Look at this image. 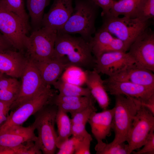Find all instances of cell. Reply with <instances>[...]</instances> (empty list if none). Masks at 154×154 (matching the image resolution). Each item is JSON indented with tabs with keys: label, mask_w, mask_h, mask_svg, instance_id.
Wrapping results in <instances>:
<instances>
[{
	"label": "cell",
	"mask_w": 154,
	"mask_h": 154,
	"mask_svg": "<svg viewBox=\"0 0 154 154\" xmlns=\"http://www.w3.org/2000/svg\"><path fill=\"white\" fill-rule=\"evenodd\" d=\"M8 7L19 16L28 25L30 26L29 16L25 9L24 0H4Z\"/></svg>",
	"instance_id": "29"
},
{
	"label": "cell",
	"mask_w": 154,
	"mask_h": 154,
	"mask_svg": "<svg viewBox=\"0 0 154 154\" xmlns=\"http://www.w3.org/2000/svg\"><path fill=\"white\" fill-rule=\"evenodd\" d=\"M3 74L0 71V78L3 76Z\"/></svg>",
	"instance_id": "42"
},
{
	"label": "cell",
	"mask_w": 154,
	"mask_h": 154,
	"mask_svg": "<svg viewBox=\"0 0 154 154\" xmlns=\"http://www.w3.org/2000/svg\"><path fill=\"white\" fill-rule=\"evenodd\" d=\"M94 149L96 154H129L128 145L124 142L107 143L99 140L97 141Z\"/></svg>",
	"instance_id": "27"
},
{
	"label": "cell",
	"mask_w": 154,
	"mask_h": 154,
	"mask_svg": "<svg viewBox=\"0 0 154 154\" xmlns=\"http://www.w3.org/2000/svg\"><path fill=\"white\" fill-rule=\"evenodd\" d=\"M128 52L137 66L154 71V32L149 27L140 35Z\"/></svg>",
	"instance_id": "11"
},
{
	"label": "cell",
	"mask_w": 154,
	"mask_h": 154,
	"mask_svg": "<svg viewBox=\"0 0 154 154\" xmlns=\"http://www.w3.org/2000/svg\"><path fill=\"white\" fill-rule=\"evenodd\" d=\"M15 154H41L42 152L35 142L30 141L13 148Z\"/></svg>",
	"instance_id": "31"
},
{
	"label": "cell",
	"mask_w": 154,
	"mask_h": 154,
	"mask_svg": "<svg viewBox=\"0 0 154 154\" xmlns=\"http://www.w3.org/2000/svg\"><path fill=\"white\" fill-rule=\"evenodd\" d=\"M21 83L16 78H6L3 76L0 78V90L8 89Z\"/></svg>",
	"instance_id": "39"
},
{
	"label": "cell",
	"mask_w": 154,
	"mask_h": 154,
	"mask_svg": "<svg viewBox=\"0 0 154 154\" xmlns=\"http://www.w3.org/2000/svg\"><path fill=\"white\" fill-rule=\"evenodd\" d=\"M85 84L91 94L103 110L108 109L110 99L105 86L104 80L96 70H86Z\"/></svg>",
	"instance_id": "20"
},
{
	"label": "cell",
	"mask_w": 154,
	"mask_h": 154,
	"mask_svg": "<svg viewBox=\"0 0 154 154\" xmlns=\"http://www.w3.org/2000/svg\"><path fill=\"white\" fill-rule=\"evenodd\" d=\"M58 110L56 105L50 103L33 115L35 120L32 125L38 133L37 139L35 142L39 147L42 153L54 154L55 153L57 134L55 125Z\"/></svg>",
	"instance_id": "3"
},
{
	"label": "cell",
	"mask_w": 154,
	"mask_h": 154,
	"mask_svg": "<svg viewBox=\"0 0 154 154\" xmlns=\"http://www.w3.org/2000/svg\"><path fill=\"white\" fill-rule=\"evenodd\" d=\"M57 91L48 86L31 99L11 111L7 119L0 128V133L10 128L22 125L32 115L51 103Z\"/></svg>",
	"instance_id": "8"
},
{
	"label": "cell",
	"mask_w": 154,
	"mask_h": 154,
	"mask_svg": "<svg viewBox=\"0 0 154 154\" xmlns=\"http://www.w3.org/2000/svg\"><path fill=\"white\" fill-rule=\"evenodd\" d=\"M0 154H15L13 148L0 146Z\"/></svg>",
	"instance_id": "41"
},
{
	"label": "cell",
	"mask_w": 154,
	"mask_h": 154,
	"mask_svg": "<svg viewBox=\"0 0 154 154\" xmlns=\"http://www.w3.org/2000/svg\"><path fill=\"white\" fill-rule=\"evenodd\" d=\"M95 58L101 54L111 51L127 52L129 47L123 41L100 27L96 32L90 42Z\"/></svg>",
	"instance_id": "15"
},
{
	"label": "cell",
	"mask_w": 154,
	"mask_h": 154,
	"mask_svg": "<svg viewBox=\"0 0 154 154\" xmlns=\"http://www.w3.org/2000/svg\"><path fill=\"white\" fill-rule=\"evenodd\" d=\"M11 49H14L2 34L0 33V51Z\"/></svg>",
	"instance_id": "40"
},
{
	"label": "cell",
	"mask_w": 154,
	"mask_h": 154,
	"mask_svg": "<svg viewBox=\"0 0 154 154\" xmlns=\"http://www.w3.org/2000/svg\"><path fill=\"white\" fill-rule=\"evenodd\" d=\"M114 111V107L101 112H94L90 116L88 122L97 141L103 140L110 135Z\"/></svg>",
	"instance_id": "19"
},
{
	"label": "cell",
	"mask_w": 154,
	"mask_h": 154,
	"mask_svg": "<svg viewBox=\"0 0 154 154\" xmlns=\"http://www.w3.org/2000/svg\"><path fill=\"white\" fill-rule=\"evenodd\" d=\"M135 63L134 60L128 52H107L95 58L93 69L99 74L111 77Z\"/></svg>",
	"instance_id": "12"
},
{
	"label": "cell",
	"mask_w": 154,
	"mask_h": 154,
	"mask_svg": "<svg viewBox=\"0 0 154 154\" xmlns=\"http://www.w3.org/2000/svg\"><path fill=\"white\" fill-rule=\"evenodd\" d=\"M57 33L56 31L43 27L33 30L27 39L25 56L33 61L52 58Z\"/></svg>",
	"instance_id": "7"
},
{
	"label": "cell",
	"mask_w": 154,
	"mask_h": 154,
	"mask_svg": "<svg viewBox=\"0 0 154 154\" xmlns=\"http://www.w3.org/2000/svg\"><path fill=\"white\" fill-rule=\"evenodd\" d=\"M30 26L0 0V32L15 50L24 53Z\"/></svg>",
	"instance_id": "4"
},
{
	"label": "cell",
	"mask_w": 154,
	"mask_h": 154,
	"mask_svg": "<svg viewBox=\"0 0 154 154\" xmlns=\"http://www.w3.org/2000/svg\"><path fill=\"white\" fill-rule=\"evenodd\" d=\"M53 57L68 67L76 66L91 70L95 65V58L90 42L81 36L68 34L57 32Z\"/></svg>",
	"instance_id": "1"
},
{
	"label": "cell",
	"mask_w": 154,
	"mask_h": 154,
	"mask_svg": "<svg viewBox=\"0 0 154 154\" xmlns=\"http://www.w3.org/2000/svg\"><path fill=\"white\" fill-rule=\"evenodd\" d=\"M97 109L93 103L86 108L76 113L71 119V123H82L86 124L91 114Z\"/></svg>",
	"instance_id": "30"
},
{
	"label": "cell",
	"mask_w": 154,
	"mask_h": 154,
	"mask_svg": "<svg viewBox=\"0 0 154 154\" xmlns=\"http://www.w3.org/2000/svg\"><path fill=\"white\" fill-rule=\"evenodd\" d=\"M149 70L131 65L116 75L109 77L110 80L124 81L154 88V74Z\"/></svg>",
	"instance_id": "17"
},
{
	"label": "cell",
	"mask_w": 154,
	"mask_h": 154,
	"mask_svg": "<svg viewBox=\"0 0 154 154\" xmlns=\"http://www.w3.org/2000/svg\"><path fill=\"white\" fill-rule=\"evenodd\" d=\"M142 0H119L114 1L109 13L116 17L120 15L135 18L137 9Z\"/></svg>",
	"instance_id": "25"
},
{
	"label": "cell",
	"mask_w": 154,
	"mask_h": 154,
	"mask_svg": "<svg viewBox=\"0 0 154 154\" xmlns=\"http://www.w3.org/2000/svg\"><path fill=\"white\" fill-rule=\"evenodd\" d=\"M35 130L32 125L12 127L0 133V146L13 148L27 142H35L37 139Z\"/></svg>",
	"instance_id": "18"
},
{
	"label": "cell",
	"mask_w": 154,
	"mask_h": 154,
	"mask_svg": "<svg viewBox=\"0 0 154 154\" xmlns=\"http://www.w3.org/2000/svg\"><path fill=\"white\" fill-rule=\"evenodd\" d=\"M153 130H154V115L141 105L137 112L127 134L126 141L129 154L143 146Z\"/></svg>",
	"instance_id": "9"
},
{
	"label": "cell",
	"mask_w": 154,
	"mask_h": 154,
	"mask_svg": "<svg viewBox=\"0 0 154 154\" xmlns=\"http://www.w3.org/2000/svg\"><path fill=\"white\" fill-rule=\"evenodd\" d=\"M99 7L101 8L102 11V17L109 13L114 1L113 0H91Z\"/></svg>",
	"instance_id": "38"
},
{
	"label": "cell",
	"mask_w": 154,
	"mask_h": 154,
	"mask_svg": "<svg viewBox=\"0 0 154 154\" xmlns=\"http://www.w3.org/2000/svg\"><path fill=\"white\" fill-rule=\"evenodd\" d=\"M21 84V83L7 89L0 90V100L13 102L19 95Z\"/></svg>",
	"instance_id": "32"
},
{
	"label": "cell",
	"mask_w": 154,
	"mask_h": 154,
	"mask_svg": "<svg viewBox=\"0 0 154 154\" xmlns=\"http://www.w3.org/2000/svg\"><path fill=\"white\" fill-rule=\"evenodd\" d=\"M32 61L42 81L46 85H52L68 67L59 60L54 57L42 61Z\"/></svg>",
	"instance_id": "22"
},
{
	"label": "cell",
	"mask_w": 154,
	"mask_h": 154,
	"mask_svg": "<svg viewBox=\"0 0 154 154\" xmlns=\"http://www.w3.org/2000/svg\"><path fill=\"white\" fill-rule=\"evenodd\" d=\"M114 1H119V0H113Z\"/></svg>",
	"instance_id": "43"
},
{
	"label": "cell",
	"mask_w": 154,
	"mask_h": 154,
	"mask_svg": "<svg viewBox=\"0 0 154 154\" xmlns=\"http://www.w3.org/2000/svg\"><path fill=\"white\" fill-rule=\"evenodd\" d=\"M74 0H54L48 12L44 14L41 27L57 31L72 13Z\"/></svg>",
	"instance_id": "14"
},
{
	"label": "cell",
	"mask_w": 154,
	"mask_h": 154,
	"mask_svg": "<svg viewBox=\"0 0 154 154\" xmlns=\"http://www.w3.org/2000/svg\"><path fill=\"white\" fill-rule=\"evenodd\" d=\"M115 96V111L112 127L115 137L111 142L114 144L126 141L134 118L142 105L139 100L134 98L121 95Z\"/></svg>",
	"instance_id": "6"
},
{
	"label": "cell",
	"mask_w": 154,
	"mask_h": 154,
	"mask_svg": "<svg viewBox=\"0 0 154 154\" xmlns=\"http://www.w3.org/2000/svg\"><path fill=\"white\" fill-rule=\"evenodd\" d=\"M154 130L151 131L144 144L143 147L137 151L132 152L134 154H154Z\"/></svg>",
	"instance_id": "35"
},
{
	"label": "cell",
	"mask_w": 154,
	"mask_h": 154,
	"mask_svg": "<svg viewBox=\"0 0 154 154\" xmlns=\"http://www.w3.org/2000/svg\"><path fill=\"white\" fill-rule=\"evenodd\" d=\"M95 100L90 96H68L56 94L51 103L56 105L58 109L66 113H69L72 117L91 104L95 103Z\"/></svg>",
	"instance_id": "21"
},
{
	"label": "cell",
	"mask_w": 154,
	"mask_h": 154,
	"mask_svg": "<svg viewBox=\"0 0 154 154\" xmlns=\"http://www.w3.org/2000/svg\"><path fill=\"white\" fill-rule=\"evenodd\" d=\"M50 0H27V6L33 30L41 27L45 8Z\"/></svg>",
	"instance_id": "24"
},
{
	"label": "cell",
	"mask_w": 154,
	"mask_h": 154,
	"mask_svg": "<svg viewBox=\"0 0 154 154\" xmlns=\"http://www.w3.org/2000/svg\"><path fill=\"white\" fill-rule=\"evenodd\" d=\"M73 12L58 33L78 34L89 42L96 32L95 23L99 7L91 0H74Z\"/></svg>",
	"instance_id": "2"
},
{
	"label": "cell",
	"mask_w": 154,
	"mask_h": 154,
	"mask_svg": "<svg viewBox=\"0 0 154 154\" xmlns=\"http://www.w3.org/2000/svg\"><path fill=\"white\" fill-rule=\"evenodd\" d=\"M107 92L112 95H123L134 98L143 104L154 98V88L131 82L104 80Z\"/></svg>",
	"instance_id": "13"
},
{
	"label": "cell",
	"mask_w": 154,
	"mask_h": 154,
	"mask_svg": "<svg viewBox=\"0 0 154 154\" xmlns=\"http://www.w3.org/2000/svg\"><path fill=\"white\" fill-rule=\"evenodd\" d=\"M154 17V0H142L137 11L135 18L145 20Z\"/></svg>",
	"instance_id": "28"
},
{
	"label": "cell",
	"mask_w": 154,
	"mask_h": 154,
	"mask_svg": "<svg viewBox=\"0 0 154 154\" xmlns=\"http://www.w3.org/2000/svg\"><path fill=\"white\" fill-rule=\"evenodd\" d=\"M21 78L22 81L19 93L11 105L10 111L13 110L51 86L44 83L33 62L28 59Z\"/></svg>",
	"instance_id": "10"
},
{
	"label": "cell",
	"mask_w": 154,
	"mask_h": 154,
	"mask_svg": "<svg viewBox=\"0 0 154 154\" xmlns=\"http://www.w3.org/2000/svg\"><path fill=\"white\" fill-rule=\"evenodd\" d=\"M86 124L82 123L72 124L71 134L72 136L80 138L89 133L86 129Z\"/></svg>",
	"instance_id": "37"
},
{
	"label": "cell",
	"mask_w": 154,
	"mask_h": 154,
	"mask_svg": "<svg viewBox=\"0 0 154 154\" xmlns=\"http://www.w3.org/2000/svg\"><path fill=\"white\" fill-rule=\"evenodd\" d=\"M13 103L0 100V128L7 120Z\"/></svg>",
	"instance_id": "36"
},
{
	"label": "cell",
	"mask_w": 154,
	"mask_h": 154,
	"mask_svg": "<svg viewBox=\"0 0 154 154\" xmlns=\"http://www.w3.org/2000/svg\"><path fill=\"white\" fill-rule=\"evenodd\" d=\"M59 92V95L68 96H92L87 87L74 84L63 80L60 77L52 85Z\"/></svg>",
	"instance_id": "26"
},
{
	"label": "cell",
	"mask_w": 154,
	"mask_h": 154,
	"mask_svg": "<svg viewBox=\"0 0 154 154\" xmlns=\"http://www.w3.org/2000/svg\"><path fill=\"white\" fill-rule=\"evenodd\" d=\"M58 128L56 141L57 148L58 149L69 138L71 134V122L67 113L58 109L56 118Z\"/></svg>",
	"instance_id": "23"
},
{
	"label": "cell",
	"mask_w": 154,
	"mask_h": 154,
	"mask_svg": "<svg viewBox=\"0 0 154 154\" xmlns=\"http://www.w3.org/2000/svg\"><path fill=\"white\" fill-rule=\"evenodd\" d=\"M92 140V137L90 133L80 138L76 146L74 154H91L90 148Z\"/></svg>",
	"instance_id": "33"
},
{
	"label": "cell",
	"mask_w": 154,
	"mask_h": 154,
	"mask_svg": "<svg viewBox=\"0 0 154 154\" xmlns=\"http://www.w3.org/2000/svg\"><path fill=\"white\" fill-rule=\"evenodd\" d=\"M80 139L72 136L59 149L56 154H74L76 146Z\"/></svg>",
	"instance_id": "34"
},
{
	"label": "cell",
	"mask_w": 154,
	"mask_h": 154,
	"mask_svg": "<svg viewBox=\"0 0 154 154\" xmlns=\"http://www.w3.org/2000/svg\"><path fill=\"white\" fill-rule=\"evenodd\" d=\"M27 61L24 53L15 49L0 51V71L12 77H21Z\"/></svg>",
	"instance_id": "16"
},
{
	"label": "cell",
	"mask_w": 154,
	"mask_h": 154,
	"mask_svg": "<svg viewBox=\"0 0 154 154\" xmlns=\"http://www.w3.org/2000/svg\"><path fill=\"white\" fill-rule=\"evenodd\" d=\"M102 17L103 23L101 27L123 41L129 48L137 38L151 24L150 20L125 16L119 17L109 13Z\"/></svg>",
	"instance_id": "5"
}]
</instances>
